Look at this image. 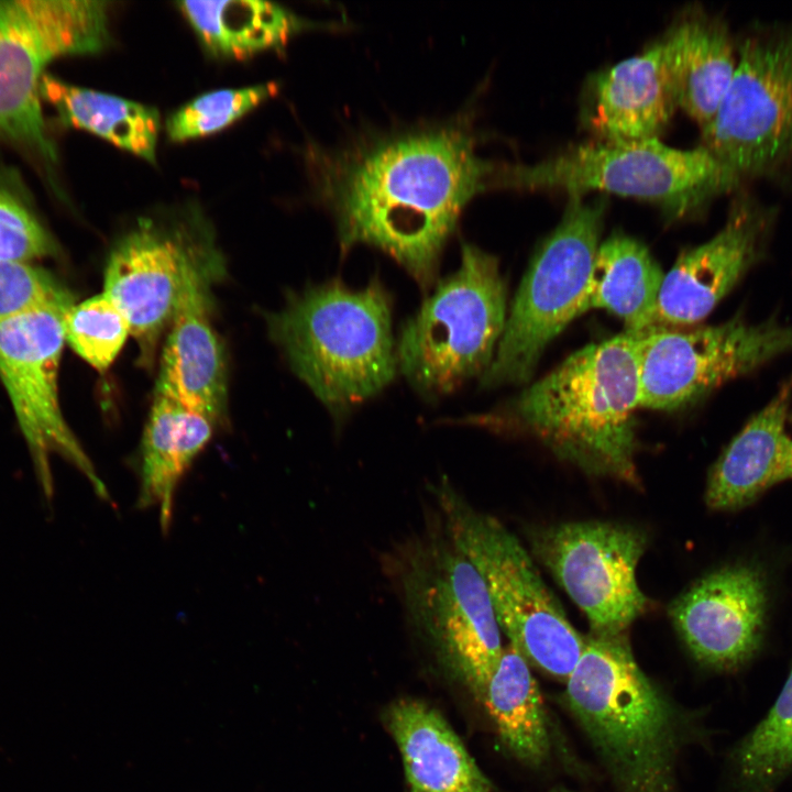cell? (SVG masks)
I'll list each match as a JSON object with an SVG mask.
<instances>
[{
  "instance_id": "7c38bea8",
  "label": "cell",
  "mask_w": 792,
  "mask_h": 792,
  "mask_svg": "<svg viewBox=\"0 0 792 792\" xmlns=\"http://www.w3.org/2000/svg\"><path fill=\"white\" fill-rule=\"evenodd\" d=\"M792 351V326L736 316L690 329L637 333L639 407L672 411L695 404L725 382Z\"/></svg>"
},
{
  "instance_id": "5bb4252c",
  "label": "cell",
  "mask_w": 792,
  "mask_h": 792,
  "mask_svg": "<svg viewBox=\"0 0 792 792\" xmlns=\"http://www.w3.org/2000/svg\"><path fill=\"white\" fill-rule=\"evenodd\" d=\"M531 549L586 616L591 634L616 636L645 613L637 566L648 537L631 525L566 521L532 532Z\"/></svg>"
},
{
  "instance_id": "7402d4cb",
  "label": "cell",
  "mask_w": 792,
  "mask_h": 792,
  "mask_svg": "<svg viewBox=\"0 0 792 792\" xmlns=\"http://www.w3.org/2000/svg\"><path fill=\"white\" fill-rule=\"evenodd\" d=\"M678 108L701 131L714 119L737 67V40L727 22L690 8L661 38Z\"/></svg>"
},
{
  "instance_id": "8992f818",
  "label": "cell",
  "mask_w": 792,
  "mask_h": 792,
  "mask_svg": "<svg viewBox=\"0 0 792 792\" xmlns=\"http://www.w3.org/2000/svg\"><path fill=\"white\" fill-rule=\"evenodd\" d=\"M449 536L481 575L501 631L526 661L566 682L585 647L531 556L497 518L473 507L446 479L431 485Z\"/></svg>"
},
{
  "instance_id": "d6a6232c",
  "label": "cell",
  "mask_w": 792,
  "mask_h": 792,
  "mask_svg": "<svg viewBox=\"0 0 792 792\" xmlns=\"http://www.w3.org/2000/svg\"><path fill=\"white\" fill-rule=\"evenodd\" d=\"M552 792H573V791H569V790H565V789H560V790H554V791H552Z\"/></svg>"
},
{
  "instance_id": "5b68a950",
  "label": "cell",
  "mask_w": 792,
  "mask_h": 792,
  "mask_svg": "<svg viewBox=\"0 0 792 792\" xmlns=\"http://www.w3.org/2000/svg\"><path fill=\"white\" fill-rule=\"evenodd\" d=\"M407 624L440 667L480 701L504 647L485 584L441 519L388 556Z\"/></svg>"
},
{
  "instance_id": "44dd1931",
  "label": "cell",
  "mask_w": 792,
  "mask_h": 792,
  "mask_svg": "<svg viewBox=\"0 0 792 792\" xmlns=\"http://www.w3.org/2000/svg\"><path fill=\"white\" fill-rule=\"evenodd\" d=\"M384 722L399 749L409 792H495L435 707L399 698L387 707Z\"/></svg>"
},
{
  "instance_id": "d4e9b609",
  "label": "cell",
  "mask_w": 792,
  "mask_h": 792,
  "mask_svg": "<svg viewBox=\"0 0 792 792\" xmlns=\"http://www.w3.org/2000/svg\"><path fill=\"white\" fill-rule=\"evenodd\" d=\"M177 4L204 45L223 57L243 58L283 47L293 35L316 26L268 1H182Z\"/></svg>"
},
{
  "instance_id": "9c48e42d",
  "label": "cell",
  "mask_w": 792,
  "mask_h": 792,
  "mask_svg": "<svg viewBox=\"0 0 792 792\" xmlns=\"http://www.w3.org/2000/svg\"><path fill=\"white\" fill-rule=\"evenodd\" d=\"M702 143L740 180L792 183V21L755 22Z\"/></svg>"
},
{
  "instance_id": "f546056e",
  "label": "cell",
  "mask_w": 792,
  "mask_h": 792,
  "mask_svg": "<svg viewBox=\"0 0 792 792\" xmlns=\"http://www.w3.org/2000/svg\"><path fill=\"white\" fill-rule=\"evenodd\" d=\"M275 82L204 94L173 112L165 122L174 142L204 138L229 127L277 91Z\"/></svg>"
},
{
  "instance_id": "d6986e66",
  "label": "cell",
  "mask_w": 792,
  "mask_h": 792,
  "mask_svg": "<svg viewBox=\"0 0 792 792\" xmlns=\"http://www.w3.org/2000/svg\"><path fill=\"white\" fill-rule=\"evenodd\" d=\"M678 108L661 40L596 74L586 124L601 141L659 139Z\"/></svg>"
},
{
  "instance_id": "3957f363",
  "label": "cell",
  "mask_w": 792,
  "mask_h": 792,
  "mask_svg": "<svg viewBox=\"0 0 792 792\" xmlns=\"http://www.w3.org/2000/svg\"><path fill=\"white\" fill-rule=\"evenodd\" d=\"M636 341L625 331L578 350L524 389L505 416L583 473L639 485Z\"/></svg>"
},
{
  "instance_id": "e0dca14e",
  "label": "cell",
  "mask_w": 792,
  "mask_h": 792,
  "mask_svg": "<svg viewBox=\"0 0 792 792\" xmlns=\"http://www.w3.org/2000/svg\"><path fill=\"white\" fill-rule=\"evenodd\" d=\"M672 624L702 666L737 670L759 650L767 615V590L760 572L732 565L705 574L670 606Z\"/></svg>"
},
{
  "instance_id": "1f68e13d",
  "label": "cell",
  "mask_w": 792,
  "mask_h": 792,
  "mask_svg": "<svg viewBox=\"0 0 792 792\" xmlns=\"http://www.w3.org/2000/svg\"><path fill=\"white\" fill-rule=\"evenodd\" d=\"M74 302L72 293L42 267L0 260V320L46 306Z\"/></svg>"
},
{
  "instance_id": "277c9868",
  "label": "cell",
  "mask_w": 792,
  "mask_h": 792,
  "mask_svg": "<svg viewBox=\"0 0 792 792\" xmlns=\"http://www.w3.org/2000/svg\"><path fill=\"white\" fill-rule=\"evenodd\" d=\"M270 330L296 376L334 416L377 395L398 371L392 299L377 277L362 288L332 279L292 295Z\"/></svg>"
},
{
  "instance_id": "484cf974",
  "label": "cell",
  "mask_w": 792,
  "mask_h": 792,
  "mask_svg": "<svg viewBox=\"0 0 792 792\" xmlns=\"http://www.w3.org/2000/svg\"><path fill=\"white\" fill-rule=\"evenodd\" d=\"M40 94L54 107L63 124L92 133L155 163L161 128L156 108L74 86L48 74L41 81Z\"/></svg>"
},
{
  "instance_id": "52a82bcc",
  "label": "cell",
  "mask_w": 792,
  "mask_h": 792,
  "mask_svg": "<svg viewBox=\"0 0 792 792\" xmlns=\"http://www.w3.org/2000/svg\"><path fill=\"white\" fill-rule=\"evenodd\" d=\"M498 261L464 243L455 272L439 280L396 341L397 370L422 396H446L490 367L506 320Z\"/></svg>"
},
{
  "instance_id": "8fae6325",
  "label": "cell",
  "mask_w": 792,
  "mask_h": 792,
  "mask_svg": "<svg viewBox=\"0 0 792 792\" xmlns=\"http://www.w3.org/2000/svg\"><path fill=\"white\" fill-rule=\"evenodd\" d=\"M108 40V2L0 1V138L56 162L41 108L44 70L58 57L97 53Z\"/></svg>"
},
{
  "instance_id": "ac0fdd59",
  "label": "cell",
  "mask_w": 792,
  "mask_h": 792,
  "mask_svg": "<svg viewBox=\"0 0 792 792\" xmlns=\"http://www.w3.org/2000/svg\"><path fill=\"white\" fill-rule=\"evenodd\" d=\"M223 262L215 241L190 267L163 344L155 392L169 395L218 427L227 422L228 374L211 322L210 289Z\"/></svg>"
},
{
  "instance_id": "6da1fadb",
  "label": "cell",
  "mask_w": 792,
  "mask_h": 792,
  "mask_svg": "<svg viewBox=\"0 0 792 792\" xmlns=\"http://www.w3.org/2000/svg\"><path fill=\"white\" fill-rule=\"evenodd\" d=\"M466 120L360 138L341 148L307 151L318 200L332 215L340 246H374L425 294L466 205L502 188L504 163L477 154Z\"/></svg>"
},
{
  "instance_id": "4fadbf2b",
  "label": "cell",
  "mask_w": 792,
  "mask_h": 792,
  "mask_svg": "<svg viewBox=\"0 0 792 792\" xmlns=\"http://www.w3.org/2000/svg\"><path fill=\"white\" fill-rule=\"evenodd\" d=\"M215 241L194 204L143 217L113 245L103 294L121 310L142 363L152 365L167 332L194 262Z\"/></svg>"
},
{
  "instance_id": "836d02e7",
  "label": "cell",
  "mask_w": 792,
  "mask_h": 792,
  "mask_svg": "<svg viewBox=\"0 0 792 792\" xmlns=\"http://www.w3.org/2000/svg\"><path fill=\"white\" fill-rule=\"evenodd\" d=\"M789 422L792 425V409H791V413H790V415H789Z\"/></svg>"
},
{
  "instance_id": "cb8c5ba5",
  "label": "cell",
  "mask_w": 792,
  "mask_h": 792,
  "mask_svg": "<svg viewBox=\"0 0 792 792\" xmlns=\"http://www.w3.org/2000/svg\"><path fill=\"white\" fill-rule=\"evenodd\" d=\"M664 275L640 241L614 233L597 249L582 311L605 309L632 333L653 328Z\"/></svg>"
},
{
  "instance_id": "ffe728a7",
  "label": "cell",
  "mask_w": 792,
  "mask_h": 792,
  "mask_svg": "<svg viewBox=\"0 0 792 792\" xmlns=\"http://www.w3.org/2000/svg\"><path fill=\"white\" fill-rule=\"evenodd\" d=\"M792 380L744 426L712 466L705 490L713 510H736L769 487L792 479V435L788 431Z\"/></svg>"
},
{
  "instance_id": "83f0119b",
  "label": "cell",
  "mask_w": 792,
  "mask_h": 792,
  "mask_svg": "<svg viewBox=\"0 0 792 792\" xmlns=\"http://www.w3.org/2000/svg\"><path fill=\"white\" fill-rule=\"evenodd\" d=\"M732 765L743 792H772L792 771V669L767 716L734 749Z\"/></svg>"
},
{
  "instance_id": "4316f807",
  "label": "cell",
  "mask_w": 792,
  "mask_h": 792,
  "mask_svg": "<svg viewBox=\"0 0 792 792\" xmlns=\"http://www.w3.org/2000/svg\"><path fill=\"white\" fill-rule=\"evenodd\" d=\"M504 746L531 768L550 758V724L529 663L508 644L483 698Z\"/></svg>"
},
{
  "instance_id": "30bf717a",
  "label": "cell",
  "mask_w": 792,
  "mask_h": 792,
  "mask_svg": "<svg viewBox=\"0 0 792 792\" xmlns=\"http://www.w3.org/2000/svg\"><path fill=\"white\" fill-rule=\"evenodd\" d=\"M606 204L570 195L563 216L534 255L481 385L530 380L546 346L576 317L600 246Z\"/></svg>"
},
{
  "instance_id": "2e32d148",
  "label": "cell",
  "mask_w": 792,
  "mask_h": 792,
  "mask_svg": "<svg viewBox=\"0 0 792 792\" xmlns=\"http://www.w3.org/2000/svg\"><path fill=\"white\" fill-rule=\"evenodd\" d=\"M777 218L776 207L739 188L718 233L685 250L664 275L653 328L690 326L704 319L765 257Z\"/></svg>"
},
{
  "instance_id": "9a60e30c",
  "label": "cell",
  "mask_w": 792,
  "mask_h": 792,
  "mask_svg": "<svg viewBox=\"0 0 792 792\" xmlns=\"http://www.w3.org/2000/svg\"><path fill=\"white\" fill-rule=\"evenodd\" d=\"M75 304V302H74ZM46 306L0 320V380L38 468L57 452L109 495L64 419L58 371L65 342L64 316L74 305Z\"/></svg>"
},
{
  "instance_id": "4dcf8cb0",
  "label": "cell",
  "mask_w": 792,
  "mask_h": 792,
  "mask_svg": "<svg viewBox=\"0 0 792 792\" xmlns=\"http://www.w3.org/2000/svg\"><path fill=\"white\" fill-rule=\"evenodd\" d=\"M56 251L19 177L0 168V260L33 263Z\"/></svg>"
},
{
  "instance_id": "ba28073f",
  "label": "cell",
  "mask_w": 792,
  "mask_h": 792,
  "mask_svg": "<svg viewBox=\"0 0 792 792\" xmlns=\"http://www.w3.org/2000/svg\"><path fill=\"white\" fill-rule=\"evenodd\" d=\"M741 184L702 145L681 150L659 139L579 144L535 164H506L503 176L504 188L615 194L656 204L672 218L698 211Z\"/></svg>"
},
{
  "instance_id": "7a4b0ae2",
  "label": "cell",
  "mask_w": 792,
  "mask_h": 792,
  "mask_svg": "<svg viewBox=\"0 0 792 792\" xmlns=\"http://www.w3.org/2000/svg\"><path fill=\"white\" fill-rule=\"evenodd\" d=\"M564 701L617 792H678L696 719L641 670L627 634L585 636Z\"/></svg>"
},
{
  "instance_id": "603a6c76",
  "label": "cell",
  "mask_w": 792,
  "mask_h": 792,
  "mask_svg": "<svg viewBox=\"0 0 792 792\" xmlns=\"http://www.w3.org/2000/svg\"><path fill=\"white\" fill-rule=\"evenodd\" d=\"M218 426L176 398L155 392L140 449V508H158L167 532L177 486Z\"/></svg>"
},
{
  "instance_id": "f1b7e54d",
  "label": "cell",
  "mask_w": 792,
  "mask_h": 792,
  "mask_svg": "<svg viewBox=\"0 0 792 792\" xmlns=\"http://www.w3.org/2000/svg\"><path fill=\"white\" fill-rule=\"evenodd\" d=\"M65 342L92 367L105 371L116 360L130 326L103 293L74 304L64 316Z\"/></svg>"
}]
</instances>
